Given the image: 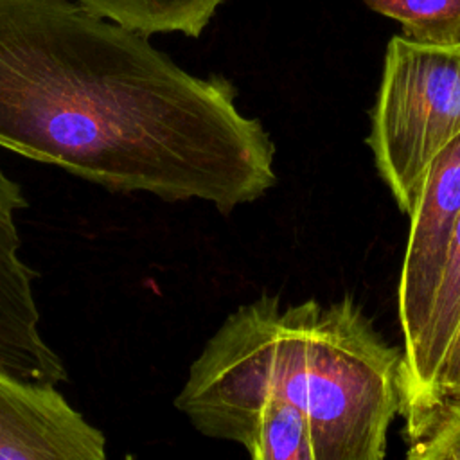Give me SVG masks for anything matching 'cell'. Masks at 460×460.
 <instances>
[{"label":"cell","mask_w":460,"mask_h":460,"mask_svg":"<svg viewBox=\"0 0 460 460\" xmlns=\"http://www.w3.org/2000/svg\"><path fill=\"white\" fill-rule=\"evenodd\" d=\"M235 97L79 0H0V147L25 158L230 214L277 181L273 140Z\"/></svg>","instance_id":"cell-1"},{"label":"cell","mask_w":460,"mask_h":460,"mask_svg":"<svg viewBox=\"0 0 460 460\" xmlns=\"http://www.w3.org/2000/svg\"><path fill=\"white\" fill-rule=\"evenodd\" d=\"M401 23L408 40L424 45L460 43V0H363Z\"/></svg>","instance_id":"cell-10"},{"label":"cell","mask_w":460,"mask_h":460,"mask_svg":"<svg viewBox=\"0 0 460 460\" xmlns=\"http://www.w3.org/2000/svg\"><path fill=\"white\" fill-rule=\"evenodd\" d=\"M268 399L302 413L316 460H385L402 410V352L352 296L282 305L262 295L208 338L174 406L201 435L239 444Z\"/></svg>","instance_id":"cell-2"},{"label":"cell","mask_w":460,"mask_h":460,"mask_svg":"<svg viewBox=\"0 0 460 460\" xmlns=\"http://www.w3.org/2000/svg\"><path fill=\"white\" fill-rule=\"evenodd\" d=\"M406 460H460V408L442 411L429 429L411 442Z\"/></svg>","instance_id":"cell-12"},{"label":"cell","mask_w":460,"mask_h":460,"mask_svg":"<svg viewBox=\"0 0 460 460\" xmlns=\"http://www.w3.org/2000/svg\"><path fill=\"white\" fill-rule=\"evenodd\" d=\"M408 216L410 232L397 286L402 370L420 349L460 216V135L428 165Z\"/></svg>","instance_id":"cell-4"},{"label":"cell","mask_w":460,"mask_h":460,"mask_svg":"<svg viewBox=\"0 0 460 460\" xmlns=\"http://www.w3.org/2000/svg\"><path fill=\"white\" fill-rule=\"evenodd\" d=\"M27 207L22 185L0 167V368L32 381L58 385L66 367L40 331L32 282L36 271L22 255L16 212Z\"/></svg>","instance_id":"cell-6"},{"label":"cell","mask_w":460,"mask_h":460,"mask_svg":"<svg viewBox=\"0 0 460 460\" xmlns=\"http://www.w3.org/2000/svg\"><path fill=\"white\" fill-rule=\"evenodd\" d=\"M460 135V43L392 36L367 144L397 207L410 214L431 160Z\"/></svg>","instance_id":"cell-3"},{"label":"cell","mask_w":460,"mask_h":460,"mask_svg":"<svg viewBox=\"0 0 460 460\" xmlns=\"http://www.w3.org/2000/svg\"><path fill=\"white\" fill-rule=\"evenodd\" d=\"M250 460H316L305 419L293 406L268 399L243 433Z\"/></svg>","instance_id":"cell-9"},{"label":"cell","mask_w":460,"mask_h":460,"mask_svg":"<svg viewBox=\"0 0 460 460\" xmlns=\"http://www.w3.org/2000/svg\"><path fill=\"white\" fill-rule=\"evenodd\" d=\"M460 408V320L446 350V356L437 372L428 408L422 419L420 431L415 440H419L433 424V420L446 410ZM413 440V442H415Z\"/></svg>","instance_id":"cell-11"},{"label":"cell","mask_w":460,"mask_h":460,"mask_svg":"<svg viewBox=\"0 0 460 460\" xmlns=\"http://www.w3.org/2000/svg\"><path fill=\"white\" fill-rule=\"evenodd\" d=\"M124 460H137L133 455H126V458Z\"/></svg>","instance_id":"cell-13"},{"label":"cell","mask_w":460,"mask_h":460,"mask_svg":"<svg viewBox=\"0 0 460 460\" xmlns=\"http://www.w3.org/2000/svg\"><path fill=\"white\" fill-rule=\"evenodd\" d=\"M0 460H108L106 437L56 385L0 368Z\"/></svg>","instance_id":"cell-5"},{"label":"cell","mask_w":460,"mask_h":460,"mask_svg":"<svg viewBox=\"0 0 460 460\" xmlns=\"http://www.w3.org/2000/svg\"><path fill=\"white\" fill-rule=\"evenodd\" d=\"M460 320V216L449 243L429 322L415 359L402 370V410L413 442L420 431L431 388Z\"/></svg>","instance_id":"cell-7"},{"label":"cell","mask_w":460,"mask_h":460,"mask_svg":"<svg viewBox=\"0 0 460 460\" xmlns=\"http://www.w3.org/2000/svg\"><path fill=\"white\" fill-rule=\"evenodd\" d=\"M99 14L146 34L198 38L225 0H79Z\"/></svg>","instance_id":"cell-8"}]
</instances>
